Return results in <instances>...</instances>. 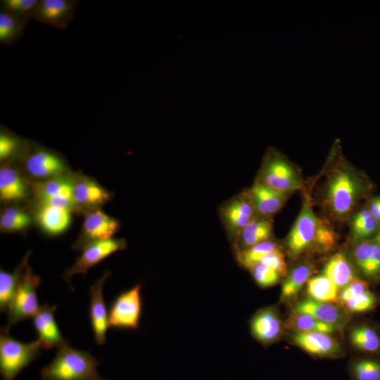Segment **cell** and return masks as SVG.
<instances>
[{"label": "cell", "instance_id": "6da1fadb", "mask_svg": "<svg viewBox=\"0 0 380 380\" xmlns=\"http://www.w3.org/2000/svg\"><path fill=\"white\" fill-rule=\"evenodd\" d=\"M329 167L321 191V205L329 217L344 220L365 194V179L342 156L338 143L329 155Z\"/></svg>", "mask_w": 380, "mask_h": 380}, {"label": "cell", "instance_id": "7a4b0ae2", "mask_svg": "<svg viewBox=\"0 0 380 380\" xmlns=\"http://www.w3.org/2000/svg\"><path fill=\"white\" fill-rule=\"evenodd\" d=\"M100 364L88 350L75 349L67 342L58 348L53 360L41 370L42 380H107L99 375Z\"/></svg>", "mask_w": 380, "mask_h": 380}, {"label": "cell", "instance_id": "3957f363", "mask_svg": "<svg viewBox=\"0 0 380 380\" xmlns=\"http://www.w3.org/2000/svg\"><path fill=\"white\" fill-rule=\"evenodd\" d=\"M255 181L289 194L303 187L298 167L281 152L272 147L264 155Z\"/></svg>", "mask_w": 380, "mask_h": 380}, {"label": "cell", "instance_id": "277c9868", "mask_svg": "<svg viewBox=\"0 0 380 380\" xmlns=\"http://www.w3.org/2000/svg\"><path fill=\"white\" fill-rule=\"evenodd\" d=\"M39 341L25 343L10 336L0 334V374L3 380H15L25 367L41 356Z\"/></svg>", "mask_w": 380, "mask_h": 380}, {"label": "cell", "instance_id": "5b68a950", "mask_svg": "<svg viewBox=\"0 0 380 380\" xmlns=\"http://www.w3.org/2000/svg\"><path fill=\"white\" fill-rule=\"evenodd\" d=\"M40 277L27 265L20 284L7 308V323L1 332L8 334L11 327L19 322L33 317L40 309L37 289Z\"/></svg>", "mask_w": 380, "mask_h": 380}, {"label": "cell", "instance_id": "8992f818", "mask_svg": "<svg viewBox=\"0 0 380 380\" xmlns=\"http://www.w3.org/2000/svg\"><path fill=\"white\" fill-rule=\"evenodd\" d=\"M20 160L24 172L34 182L70 173L69 167L61 155L37 144L29 143Z\"/></svg>", "mask_w": 380, "mask_h": 380}, {"label": "cell", "instance_id": "52a82bcc", "mask_svg": "<svg viewBox=\"0 0 380 380\" xmlns=\"http://www.w3.org/2000/svg\"><path fill=\"white\" fill-rule=\"evenodd\" d=\"M320 219L313 212L310 198H305L285 246L288 255L296 259L308 251H316V239Z\"/></svg>", "mask_w": 380, "mask_h": 380}, {"label": "cell", "instance_id": "ba28073f", "mask_svg": "<svg viewBox=\"0 0 380 380\" xmlns=\"http://www.w3.org/2000/svg\"><path fill=\"white\" fill-rule=\"evenodd\" d=\"M141 284L122 291L112 300L108 310V328L137 329L142 313Z\"/></svg>", "mask_w": 380, "mask_h": 380}, {"label": "cell", "instance_id": "9c48e42d", "mask_svg": "<svg viewBox=\"0 0 380 380\" xmlns=\"http://www.w3.org/2000/svg\"><path fill=\"white\" fill-rule=\"evenodd\" d=\"M219 217L229 240L234 241L241 232L258 217L248 189L222 203L219 207Z\"/></svg>", "mask_w": 380, "mask_h": 380}, {"label": "cell", "instance_id": "30bf717a", "mask_svg": "<svg viewBox=\"0 0 380 380\" xmlns=\"http://www.w3.org/2000/svg\"><path fill=\"white\" fill-rule=\"evenodd\" d=\"M127 243L124 239L111 238L107 240L96 241L86 246L82 253L76 258L75 262L62 274L63 279L71 286V278L77 274L85 275L87 271L115 252L126 248Z\"/></svg>", "mask_w": 380, "mask_h": 380}, {"label": "cell", "instance_id": "8fae6325", "mask_svg": "<svg viewBox=\"0 0 380 380\" xmlns=\"http://www.w3.org/2000/svg\"><path fill=\"white\" fill-rule=\"evenodd\" d=\"M84 214L81 232L72 245V249L75 251H82L91 243L113 238L120 227L116 218L108 215L101 209Z\"/></svg>", "mask_w": 380, "mask_h": 380}, {"label": "cell", "instance_id": "7c38bea8", "mask_svg": "<svg viewBox=\"0 0 380 380\" xmlns=\"http://www.w3.org/2000/svg\"><path fill=\"white\" fill-rule=\"evenodd\" d=\"M112 197L111 192L93 178L75 174L72 198L77 213H85L101 209Z\"/></svg>", "mask_w": 380, "mask_h": 380}, {"label": "cell", "instance_id": "4fadbf2b", "mask_svg": "<svg viewBox=\"0 0 380 380\" xmlns=\"http://www.w3.org/2000/svg\"><path fill=\"white\" fill-rule=\"evenodd\" d=\"M111 272L107 270L103 275L89 288V319L96 343L103 345L106 342V332L108 328V313L103 296V287Z\"/></svg>", "mask_w": 380, "mask_h": 380}, {"label": "cell", "instance_id": "5bb4252c", "mask_svg": "<svg viewBox=\"0 0 380 380\" xmlns=\"http://www.w3.org/2000/svg\"><path fill=\"white\" fill-rule=\"evenodd\" d=\"M77 4L75 0H39L32 19L65 30L72 20Z\"/></svg>", "mask_w": 380, "mask_h": 380}, {"label": "cell", "instance_id": "9a60e30c", "mask_svg": "<svg viewBox=\"0 0 380 380\" xmlns=\"http://www.w3.org/2000/svg\"><path fill=\"white\" fill-rule=\"evenodd\" d=\"M56 305L44 304L32 317V326L38 336L42 348L50 350L59 348L66 343L58 328L54 312Z\"/></svg>", "mask_w": 380, "mask_h": 380}, {"label": "cell", "instance_id": "2e32d148", "mask_svg": "<svg viewBox=\"0 0 380 380\" xmlns=\"http://www.w3.org/2000/svg\"><path fill=\"white\" fill-rule=\"evenodd\" d=\"M293 344L308 353L319 357H338L343 354L338 342L328 334L293 332Z\"/></svg>", "mask_w": 380, "mask_h": 380}, {"label": "cell", "instance_id": "e0dca14e", "mask_svg": "<svg viewBox=\"0 0 380 380\" xmlns=\"http://www.w3.org/2000/svg\"><path fill=\"white\" fill-rule=\"evenodd\" d=\"M72 213L58 207L34 203L33 217L44 233L49 236H58L70 227Z\"/></svg>", "mask_w": 380, "mask_h": 380}, {"label": "cell", "instance_id": "ac0fdd59", "mask_svg": "<svg viewBox=\"0 0 380 380\" xmlns=\"http://www.w3.org/2000/svg\"><path fill=\"white\" fill-rule=\"evenodd\" d=\"M20 170L11 164L5 163L0 169V199L4 203H17L29 195V187Z\"/></svg>", "mask_w": 380, "mask_h": 380}, {"label": "cell", "instance_id": "d6986e66", "mask_svg": "<svg viewBox=\"0 0 380 380\" xmlns=\"http://www.w3.org/2000/svg\"><path fill=\"white\" fill-rule=\"evenodd\" d=\"M251 331L258 341L269 344L276 341L282 334L283 324L273 307L258 310L251 320Z\"/></svg>", "mask_w": 380, "mask_h": 380}, {"label": "cell", "instance_id": "ffe728a7", "mask_svg": "<svg viewBox=\"0 0 380 380\" xmlns=\"http://www.w3.org/2000/svg\"><path fill=\"white\" fill-rule=\"evenodd\" d=\"M259 217L271 218L284 206L289 194L271 189L257 181L248 189Z\"/></svg>", "mask_w": 380, "mask_h": 380}, {"label": "cell", "instance_id": "44dd1931", "mask_svg": "<svg viewBox=\"0 0 380 380\" xmlns=\"http://www.w3.org/2000/svg\"><path fill=\"white\" fill-rule=\"evenodd\" d=\"M353 257L356 266L366 279L380 281V245L372 240L356 241Z\"/></svg>", "mask_w": 380, "mask_h": 380}, {"label": "cell", "instance_id": "7402d4cb", "mask_svg": "<svg viewBox=\"0 0 380 380\" xmlns=\"http://www.w3.org/2000/svg\"><path fill=\"white\" fill-rule=\"evenodd\" d=\"M75 174L68 173L31 184V191L35 202L49 199L72 198Z\"/></svg>", "mask_w": 380, "mask_h": 380}, {"label": "cell", "instance_id": "603a6c76", "mask_svg": "<svg viewBox=\"0 0 380 380\" xmlns=\"http://www.w3.org/2000/svg\"><path fill=\"white\" fill-rule=\"evenodd\" d=\"M272 229L271 218L257 217L232 241L235 253L270 240L272 235Z\"/></svg>", "mask_w": 380, "mask_h": 380}, {"label": "cell", "instance_id": "cb8c5ba5", "mask_svg": "<svg viewBox=\"0 0 380 380\" xmlns=\"http://www.w3.org/2000/svg\"><path fill=\"white\" fill-rule=\"evenodd\" d=\"M292 310L310 315L336 328L343 326L345 322L341 309L329 303L319 302L312 299L305 300L298 303Z\"/></svg>", "mask_w": 380, "mask_h": 380}, {"label": "cell", "instance_id": "d4e9b609", "mask_svg": "<svg viewBox=\"0 0 380 380\" xmlns=\"http://www.w3.org/2000/svg\"><path fill=\"white\" fill-rule=\"evenodd\" d=\"M30 254L31 251H28L13 272H6L3 270L0 271V310L1 312L7 310L28 265Z\"/></svg>", "mask_w": 380, "mask_h": 380}, {"label": "cell", "instance_id": "484cf974", "mask_svg": "<svg viewBox=\"0 0 380 380\" xmlns=\"http://www.w3.org/2000/svg\"><path fill=\"white\" fill-rule=\"evenodd\" d=\"M324 273L338 290H342L357 279L351 263L346 255L341 253L334 254L328 260Z\"/></svg>", "mask_w": 380, "mask_h": 380}, {"label": "cell", "instance_id": "4316f807", "mask_svg": "<svg viewBox=\"0 0 380 380\" xmlns=\"http://www.w3.org/2000/svg\"><path fill=\"white\" fill-rule=\"evenodd\" d=\"M285 327L293 332H318L330 334L337 328L324 323L310 315L292 310L287 318Z\"/></svg>", "mask_w": 380, "mask_h": 380}, {"label": "cell", "instance_id": "83f0119b", "mask_svg": "<svg viewBox=\"0 0 380 380\" xmlns=\"http://www.w3.org/2000/svg\"><path fill=\"white\" fill-rule=\"evenodd\" d=\"M33 215L17 206H7L1 211L0 229L3 232L23 233L34 222Z\"/></svg>", "mask_w": 380, "mask_h": 380}, {"label": "cell", "instance_id": "f1b7e54d", "mask_svg": "<svg viewBox=\"0 0 380 380\" xmlns=\"http://www.w3.org/2000/svg\"><path fill=\"white\" fill-rule=\"evenodd\" d=\"M30 19L20 18L3 10L0 11V43L11 46L23 35Z\"/></svg>", "mask_w": 380, "mask_h": 380}, {"label": "cell", "instance_id": "f546056e", "mask_svg": "<svg viewBox=\"0 0 380 380\" xmlns=\"http://www.w3.org/2000/svg\"><path fill=\"white\" fill-rule=\"evenodd\" d=\"M29 143L25 139L1 127L0 132L1 162L5 163L14 160H20Z\"/></svg>", "mask_w": 380, "mask_h": 380}, {"label": "cell", "instance_id": "4dcf8cb0", "mask_svg": "<svg viewBox=\"0 0 380 380\" xmlns=\"http://www.w3.org/2000/svg\"><path fill=\"white\" fill-rule=\"evenodd\" d=\"M307 293L311 299L323 303L338 302V289L325 275H318L307 281Z\"/></svg>", "mask_w": 380, "mask_h": 380}, {"label": "cell", "instance_id": "1f68e13d", "mask_svg": "<svg viewBox=\"0 0 380 380\" xmlns=\"http://www.w3.org/2000/svg\"><path fill=\"white\" fill-rule=\"evenodd\" d=\"M380 222L368 210L362 209L353 215L351 220V232L356 241L367 240L374 233H376Z\"/></svg>", "mask_w": 380, "mask_h": 380}, {"label": "cell", "instance_id": "d6a6232c", "mask_svg": "<svg viewBox=\"0 0 380 380\" xmlns=\"http://www.w3.org/2000/svg\"><path fill=\"white\" fill-rule=\"evenodd\" d=\"M312 267L309 264H301L293 268L282 284L281 299L287 300L296 296L309 280Z\"/></svg>", "mask_w": 380, "mask_h": 380}, {"label": "cell", "instance_id": "836d02e7", "mask_svg": "<svg viewBox=\"0 0 380 380\" xmlns=\"http://www.w3.org/2000/svg\"><path fill=\"white\" fill-rule=\"evenodd\" d=\"M350 340L355 348L365 353H374L380 350V336L369 326L354 327L350 331Z\"/></svg>", "mask_w": 380, "mask_h": 380}, {"label": "cell", "instance_id": "e575fe53", "mask_svg": "<svg viewBox=\"0 0 380 380\" xmlns=\"http://www.w3.org/2000/svg\"><path fill=\"white\" fill-rule=\"evenodd\" d=\"M278 244L270 240L259 243L246 250L236 252V258L241 266L251 270L269 253L279 248Z\"/></svg>", "mask_w": 380, "mask_h": 380}, {"label": "cell", "instance_id": "d590c367", "mask_svg": "<svg viewBox=\"0 0 380 380\" xmlns=\"http://www.w3.org/2000/svg\"><path fill=\"white\" fill-rule=\"evenodd\" d=\"M353 380H380V360L372 357L360 358L349 367Z\"/></svg>", "mask_w": 380, "mask_h": 380}, {"label": "cell", "instance_id": "8d00e7d4", "mask_svg": "<svg viewBox=\"0 0 380 380\" xmlns=\"http://www.w3.org/2000/svg\"><path fill=\"white\" fill-rule=\"evenodd\" d=\"M39 1V0H1V10L31 20Z\"/></svg>", "mask_w": 380, "mask_h": 380}, {"label": "cell", "instance_id": "74e56055", "mask_svg": "<svg viewBox=\"0 0 380 380\" xmlns=\"http://www.w3.org/2000/svg\"><path fill=\"white\" fill-rule=\"evenodd\" d=\"M377 303V297L372 291L366 292L347 300L343 305L351 312H365L373 310Z\"/></svg>", "mask_w": 380, "mask_h": 380}, {"label": "cell", "instance_id": "f35d334b", "mask_svg": "<svg viewBox=\"0 0 380 380\" xmlns=\"http://www.w3.org/2000/svg\"><path fill=\"white\" fill-rule=\"evenodd\" d=\"M250 271L257 284L262 288L275 285L281 277L277 271L261 262L253 266Z\"/></svg>", "mask_w": 380, "mask_h": 380}, {"label": "cell", "instance_id": "ab89813d", "mask_svg": "<svg viewBox=\"0 0 380 380\" xmlns=\"http://www.w3.org/2000/svg\"><path fill=\"white\" fill-rule=\"evenodd\" d=\"M260 262L277 271L281 277L287 275L285 256L279 248L267 254Z\"/></svg>", "mask_w": 380, "mask_h": 380}, {"label": "cell", "instance_id": "60d3db41", "mask_svg": "<svg viewBox=\"0 0 380 380\" xmlns=\"http://www.w3.org/2000/svg\"><path fill=\"white\" fill-rule=\"evenodd\" d=\"M368 290V282L357 278L342 289L338 296V302L340 304L343 305L349 299L357 296Z\"/></svg>", "mask_w": 380, "mask_h": 380}, {"label": "cell", "instance_id": "b9f144b4", "mask_svg": "<svg viewBox=\"0 0 380 380\" xmlns=\"http://www.w3.org/2000/svg\"><path fill=\"white\" fill-rule=\"evenodd\" d=\"M368 210L379 220L380 217V197L374 198L369 201Z\"/></svg>", "mask_w": 380, "mask_h": 380}, {"label": "cell", "instance_id": "7bdbcfd3", "mask_svg": "<svg viewBox=\"0 0 380 380\" xmlns=\"http://www.w3.org/2000/svg\"><path fill=\"white\" fill-rule=\"evenodd\" d=\"M372 241H373L374 243H376L380 245V226H379V229H378V230H377V232H376V235H375L374 237L373 238Z\"/></svg>", "mask_w": 380, "mask_h": 380}, {"label": "cell", "instance_id": "ee69618b", "mask_svg": "<svg viewBox=\"0 0 380 380\" xmlns=\"http://www.w3.org/2000/svg\"><path fill=\"white\" fill-rule=\"evenodd\" d=\"M379 222H380V217H379Z\"/></svg>", "mask_w": 380, "mask_h": 380}]
</instances>
